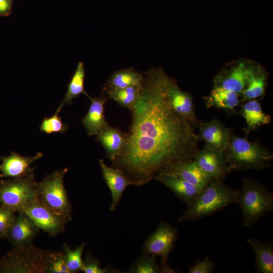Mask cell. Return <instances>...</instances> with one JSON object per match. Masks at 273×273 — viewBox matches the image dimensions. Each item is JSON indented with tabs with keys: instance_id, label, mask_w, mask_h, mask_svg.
Returning a JSON list of instances; mask_svg holds the SVG:
<instances>
[{
	"instance_id": "obj_1",
	"label": "cell",
	"mask_w": 273,
	"mask_h": 273,
	"mask_svg": "<svg viewBox=\"0 0 273 273\" xmlns=\"http://www.w3.org/2000/svg\"><path fill=\"white\" fill-rule=\"evenodd\" d=\"M143 74L125 146L111 165L139 187L174 165L193 160L199 150L195 129L167 100L162 67Z\"/></svg>"
},
{
	"instance_id": "obj_2",
	"label": "cell",
	"mask_w": 273,
	"mask_h": 273,
	"mask_svg": "<svg viewBox=\"0 0 273 273\" xmlns=\"http://www.w3.org/2000/svg\"><path fill=\"white\" fill-rule=\"evenodd\" d=\"M223 153L232 171H260L269 168L273 160L272 154L259 143L238 136L232 131Z\"/></svg>"
},
{
	"instance_id": "obj_3",
	"label": "cell",
	"mask_w": 273,
	"mask_h": 273,
	"mask_svg": "<svg viewBox=\"0 0 273 273\" xmlns=\"http://www.w3.org/2000/svg\"><path fill=\"white\" fill-rule=\"evenodd\" d=\"M238 190L212 179L179 217V222L200 219L237 202Z\"/></svg>"
},
{
	"instance_id": "obj_4",
	"label": "cell",
	"mask_w": 273,
	"mask_h": 273,
	"mask_svg": "<svg viewBox=\"0 0 273 273\" xmlns=\"http://www.w3.org/2000/svg\"><path fill=\"white\" fill-rule=\"evenodd\" d=\"M243 213V224L250 228L268 211L273 210V194L263 185L244 178L238 190L237 202Z\"/></svg>"
},
{
	"instance_id": "obj_5",
	"label": "cell",
	"mask_w": 273,
	"mask_h": 273,
	"mask_svg": "<svg viewBox=\"0 0 273 273\" xmlns=\"http://www.w3.org/2000/svg\"><path fill=\"white\" fill-rule=\"evenodd\" d=\"M51 250L30 244L14 248L0 258V272H47Z\"/></svg>"
},
{
	"instance_id": "obj_6",
	"label": "cell",
	"mask_w": 273,
	"mask_h": 273,
	"mask_svg": "<svg viewBox=\"0 0 273 273\" xmlns=\"http://www.w3.org/2000/svg\"><path fill=\"white\" fill-rule=\"evenodd\" d=\"M67 168L48 175L37 184V198L45 206L67 222L72 221V205L65 188Z\"/></svg>"
},
{
	"instance_id": "obj_7",
	"label": "cell",
	"mask_w": 273,
	"mask_h": 273,
	"mask_svg": "<svg viewBox=\"0 0 273 273\" xmlns=\"http://www.w3.org/2000/svg\"><path fill=\"white\" fill-rule=\"evenodd\" d=\"M37 184L34 173L20 178L0 180V203L19 212L38 199Z\"/></svg>"
},
{
	"instance_id": "obj_8",
	"label": "cell",
	"mask_w": 273,
	"mask_h": 273,
	"mask_svg": "<svg viewBox=\"0 0 273 273\" xmlns=\"http://www.w3.org/2000/svg\"><path fill=\"white\" fill-rule=\"evenodd\" d=\"M178 237L177 229L171 224L160 222L156 230L144 242L141 252L158 256L162 272H173L168 259Z\"/></svg>"
},
{
	"instance_id": "obj_9",
	"label": "cell",
	"mask_w": 273,
	"mask_h": 273,
	"mask_svg": "<svg viewBox=\"0 0 273 273\" xmlns=\"http://www.w3.org/2000/svg\"><path fill=\"white\" fill-rule=\"evenodd\" d=\"M251 60L240 59L225 64L214 77L213 87H220L241 94L247 80Z\"/></svg>"
},
{
	"instance_id": "obj_10",
	"label": "cell",
	"mask_w": 273,
	"mask_h": 273,
	"mask_svg": "<svg viewBox=\"0 0 273 273\" xmlns=\"http://www.w3.org/2000/svg\"><path fill=\"white\" fill-rule=\"evenodd\" d=\"M19 212L26 214L40 230L50 237L63 232L68 222L42 204L38 199L23 206Z\"/></svg>"
},
{
	"instance_id": "obj_11",
	"label": "cell",
	"mask_w": 273,
	"mask_h": 273,
	"mask_svg": "<svg viewBox=\"0 0 273 273\" xmlns=\"http://www.w3.org/2000/svg\"><path fill=\"white\" fill-rule=\"evenodd\" d=\"M166 96L173 108L184 117L195 129L199 120L197 119L192 95L178 86L176 81L166 74L164 77Z\"/></svg>"
},
{
	"instance_id": "obj_12",
	"label": "cell",
	"mask_w": 273,
	"mask_h": 273,
	"mask_svg": "<svg viewBox=\"0 0 273 273\" xmlns=\"http://www.w3.org/2000/svg\"><path fill=\"white\" fill-rule=\"evenodd\" d=\"M193 160L212 179L223 181L232 172L223 152L205 145L203 149H199Z\"/></svg>"
},
{
	"instance_id": "obj_13",
	"label": "cell",
	"mask_w": 273,
	"mask_h": 273,
	"mask_svg": "<svg viewBox=\"0 0 273 273\" xmlns=\"http://www.w3.org/2000/svg\"><path fill=\"white\" fill-rule=\"evenodd\" d=\"M197 127L199 133L197 134L198 141H202L205 146L224 151L231 136V130L225 126L215 117L208 121H200Z\"/></svg>"
},
{
	"instance_id": "obj_14",
	"label": "cell",
	"mask_w": 273,
	"mask_h": 273,
	"mask_svg": "<svg viewBox=\"0 0 273 273\" xmlns=\"http://www.w3.org/2000/svg\"><path fill=\"white\" fill-rule=\"evenodd\" d=\"M102 174L111 194L109 209L115 211L126 188L134 183L121 169L108 166L102 159L99 160Z\"/></svg>"
},
{
	"instance_id": "obj_15",
	"label": "cell",
	"mask_w": 273,
	"mask_h": 273,
	"mask_svg": "<svg viewBox=\"0 0 273 273\" xmlns=\"http://www.w3.org/2000/svg\"><path fill=\"white\" fill-rule=\"evenodd\" d=\"M17 213L9 230L6 239L14 248L32 244L40 230L26 214L22 212Z\"/></svg>"
},
{
	"instance_id": "obj_16",
	"label": "cell",
	"mask_w": 273,
	"mask_h": 273,
	"mask_svg": "<svg viewBox=\"0 0 273 273\" xmlns=\"http://www.w3.org/2000/svg\"><path fill=\"white\" fill-rule=\"evenodd\" d=\"M42 156L40 152L32 157H24L13 152L9 156L1 157V176L20 178L33 174L34 168L31 167V165Z\"/></svg>"
},
{
	"instance_id": "obj_17",
	"label": "cell",
	"mask_w": 273,
	"mask_h": 273,
	"mask_svg": "<svg viewBox=\"0 0 273 273\" xmlns=\"http://www.w3.org/2000/svg\"><path fill=\"white\" fill-rule=\"evenodd\" d=\"M267 74L258 63L251 61L245 87L240 94L241 102L263 97L267 86Z\"/></svg>"
},
{
	"instance_id": "obj_18",
	"label": "cell",
	"mask_w": 273,
	"mask_h": 273,
	"mask_svg": "<svg viewBox=\"0 0 273 273\" xmlns=\"http://www.w3.org/2000/svg\"><path fill=\"white\" fill-rule=\"evenodd\" d=\"M90 105L81 123L89 135H97L108 125L105 116V104L108 98L103 93L100 97L90 98Z\"/></svg>"
},
{
	"instance_id": "obj_19",
	"label": "cell",
	"mask_w": 273,
	"mask_h": 273,
	"mask_svg": "<svg viewBox=\"0 0 273 273\" xmlns=\"http://www.w3.org/2000/svg\"><path fill=\"white\" fill-rule=\"evenodd\" d=\"M154 178L170 189L187 205L193 202L203 190L172 174H159Z\"/></svg>"
},
{
	"instance_id": "obj_20",
	"label": "cell",
	"mask_w": 273,
	"mask_h": 273,
	"mask_svg": "<svg viewBox=\"0 0 273 273\" xmlns=\"http://www.w3.org/2000/svg\"><path fill=\"white\" fill-rule=\"evenodd\" d=\"M96 140L106 151L107 158L113 161L122 153L126 144V133L109 124L96 135Z\"/></svg>"
},
{
	"instance_id": "obj_21",
	"label": "cell",
	"mask_w": 273,
	"mask_h": 273,
	"mask_svg": "<svg viewBox=\"0 0 273 273\" xmlns=\"http://www.w3.org/2000/svg\"><path fill=\"white\" fill-rule=\"evenodd\" d=\"M204 100L207 108L221 109L228 115L239 113L237 108L242 102L240 94L220 87H213Z\"/></svg>"
},
{
	"instance_id": "obj_22",
	"label": "cell",
	"mask_w": 273,
	"mask_h": 273,
	"mask_svg": "<svg viewBox=\"0 0 273 273\" xmlns=\"http://www.w3.org/2000/svg\"><path fill=\"white\" fill-rule=\"evenodd\" d=\"M160 174L177 176L201 189L204 188L212 180L200 169L194 160L174 165Z\"/></svg>"
},
{
	"instance_id": "obj_23",
	"label": "cell",
	"mask_w": 273,
	"mask_h": 273,
	"mask_svg": "<svg viewBox=\"0 0 273 273\" xmlns=\"http://www.w3.org/2000/svg\"><path fill=\"white\" fill-rule=\"evenodd\" d=\"M244 102L241 105L239 113L246 122V127L243 129L246 134L271 122V116L263 112L260 103L256 99Z\"/></svg>"
},
{
	"instance_id": "obj_24",
	"label": "cell",
	"mask_w": 273,
	"mask_h": 273,
	"mask_svg": "<svg viewBox=\"0 0 273 273\" xmlns=\"http://www.w3.org/2000/svg\"><path fill=\"white\" fill-rule=\"evenodd\" d=\"M144 75L132 67L113 72L104 84L106 89H118L129 87H142Z\"/></svg>"
},
{
	"instance_id": "obj_25",
	"label": "cell",
	"mask_w": 273,
	"mask_h": 273,
	"mask_svg": "<svg viewBox=\"0 0 273 273\" xmlns=\"http://www.w3.org/2000/svg\"><path fill=\"white\" fill-rule=\"evenodd\" d=\"M248 243L255 253V267L259 273L273 272V245L272 242H263L249 238Z\"/></svg>"
},
{
	"instance_id": "obj_26",
	"label": "cell",
	"mask_w": 273,
	"mask_h": 273,
	"mask_svg": "<svg viewBox=\"0 0 273 273\" xmlns=\"http://www.w3.org/2000/svg\"><path fill=\"white\" fill-rule=\"evenodd\" d=\"M85 71L84 64L79 62L68 85V89L64 98L60 103L56 112L59 113L66 104H72L74 99L83 94L89 99V96L84 89Z\"/></svg>"
},
{
	"instance_id": "obj_27",
	"label": "cell",
	"mask_w": 273,
	"mask_h": 273,
	"mask_svg": "<svg viewBox=\"0 0 273 273\" xmlns=\"http://www.w3.org/2000/svg\"><path fill=\"white\" fill-rule=\"evenodd\" d=\"M142 87H129L118 89L103 88L102 93L108 99H112L120 106L131 111L139 100Z\"/></svg>"
},
{
	"instance_id": "obj_28",
	"label": "cell",
	"mask_w": 273,
	"mask_h": 273,
	"mask_svg": "<svg viewBox=\"0 0 273 273\" xmlns=\"http://www.w3.org/2000/svg\"><path fill=\"white\" fill-rule=\"evenodd\" d=\"M85 246V243L83 242L72 250L69 245L64 244L63 250L66 264L70 273H77L82 270V254Z\"/></svg>"
},
{
	"instance_id": "obj_29",
	"label": "cell",
	"mask_w": 273,
	"mask_h": 273,
	"mask_svg": "<svg viewBox=\"0 0 273 273\" xmlns=\"http://www.w3.org/2000/svg\"><path fill=\"white\" fill-rule=\"evenodd\" d=\"M127 272L159 273L162 271L160 265L157 263L156 256L143 254L132 263Z\"/></svg>"
},
{
	"instance_id": "obj_30",
	"label": "cell",
	"mask_w": 273,
	"mask_h": 273,
	"mask_svg": "<svg viewBox=\"0 0 273 273\" xmlns=\"http://www.w3.org/2000/svg\"><path fill=\"white\" fill-rule=\"evenodd\" d=\"M58 113L56 112L52 116L44 117L40 126V130L47 134L64 133L68 129V126L63 122Z\"/></svg>"
},
{
	"instance_id": "obj_31",
	"label": "cell",
	"mask_w": 273,
	"mask_h": 273,
	"mask_svg": "<svg viewBox=\"0 0 273 273\" xmlns=\"http://www.w3.org/2000/svg\"><path fill=\"white\" fill-rule=\"evenodd\" d=\"M47 273H70L66 264L63 250H51Z\"/></svg>"
},
{
	"instance_id": "obj_32",
	"label": "cell",
	"mask_w": 273,
	"mask_h": 273,
	"mask_svg": "<svg viewBox=\"0 0 273 273\" xmlns=\"http://www.w3.org/2000/svg\"><path fill=\"white\" fill-rule=\"evenodd\" d=\"M84 273H111L119 272V270L111 267L102 268L100 265V261L95 258L88 251L86 253L82 270Z\"/></svg>"
},
{
	"instance_id": "obj_33",
	"label": "cell",
	"mask_w": 273,
	"mask_h": 273,
	"mask_svg": "<svg viewBox=\"0 0 273 273\" xmlns=\"http://www.w3.org/2000/svg\"><path fill=\"white\" fill-rule=\"evenodd\" d=\"M17 212L5 205L1 204L0 206V239H7L9 230Z\"/></svg>"
},
{
	"instance_id": "obj_34",
	"label": "cell",
	"mask_w": 273,
	"mask_h": 273,
	"mask_svg": "<svg viewBox=\"0 0 273 273\" xmlns=\"http://www.w3.org/2000/svg\"><path fill=\"white\" fill-rule=\"evenodd\" d=\"M214 268V263L206 257L203 260L195 262L190 267L188 271L189 273H211Z\"/></svg>"
},
{
	"instance_id": "obj_35",
	"label": "cell",
	"mask_w": 273,
	"mask_h": 273,
	"mask_svg": "<svg viewBox=\"0 0 273 273\" xmlns=\"http://www.w3.org/2000/svg\"><path fill=\"white\" fill-rule=\"evenodd\" d=\"M11 10V0H0V15H7Z\"/></svg>"
}]
</instances>
